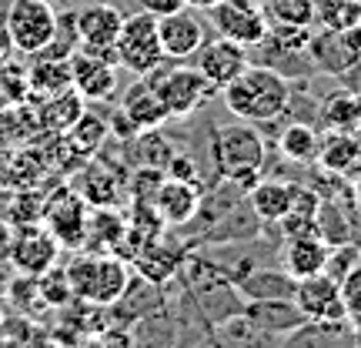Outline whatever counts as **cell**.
<instances>
[{"instance_id": "6", "label": "cell", "mask_w": 361, "mask_h": 348, "mask_svg": "<svg viewBox=\"0 0 361 348\" xmlns=\"http://www.w3.org/2000/svg\"><path fill=\"white\" fill-rule=\"evenodd\" d=\"M114 51L117 67L130 71L134 78H144L157 64H164V51H161V37H157V17L144 11L124 17V24L117 30Z\"/></svg>"}, {"instance_id": "35", "label": "cell", "mask_w": 361, "mask_h": 348, "mask_svg": "<svg viewBox=\"0 0 361 348\" xmlns=\"http://www.w3.org/2000/svg\"><path fill=\"white\" fill-rule=\"evenodd\" d=\"M234 4H241V7H261V0H234Z\"/></svg>"}, {"instance_id": "18", "label": "cell", "mask_w": 361, "mask_h": 348, "mask_svg": "<svg viewBox=\"0 0 361 348\" xmlns=\"http://www.w3.org/2000/svg\"><path fill=\"white\" fill-rule=\"evenodd\" d=\"M197 208H201V188L164 174L154 194V211L161 215V221L164 224H188V221H194Z\"/></svg>"}, {"instance_id": "16", "label": "cell", "mask_w": 361, "mask_h": 348, "mask_svg": "<svg viewBox=\"0 0 361 348\" xmlns=\"http://www.w3.org/2000/svg\"><path fill=\"white\" fill-rule=\"evenodd\" d=\"M121 114H124V121L134 128V134H141V131H157L164 121H168V111H164V104L157 97V90L144 78H137L128 90H124V97H121Z\"/></svg>"}, {"instance_id": "33", "label": "cell", "mask_w": 361, "mask_h": 348, "mask_svg": "<svg viewBox=\"0 0 361 348\" xmlns=\"http://www.w3.org/2000/svg\"><path fill=\"white\" fill-rule=\"evenodd\" d=\"M87 348H134V345H130V338L124 335V332H107V335H101L97 342H90Z\"/></svg>"}, {"instance_id": "17", "label": "cell", "mask_w": 361, "mask_h": 348, "mask_svg": "<svg viewBox=\"0 0 361 348\" xmlns=\"http://www.w3.org/2000/svg\"><path fill=\"white\" fill-rule=\"evenodd\" d=\"M328 255H331V245L322 234H291L281 251V261L284 271L295 282H301V278H311V275H322L324 265H328Z\"/></svg>"}, {"instance_id": "8", "label": "cell", "mask_w": 361, "mask_h": 348, "mask_svg": "<svg viewBox=\"0 0 361 348\" xmlns=\"http://www.w3.org/2000/svg\"><path fill=\"white\" fill-rule=\"evenodd\" d=\"M291 301L298 305V311L305 315L308 325H348L345 301H341V288H338V282L328 271L295 282Z\"/></svg>"}, {"instance_id": "15", "label": "cell", "mask_w": 361, "mask_h": 348, "mask_svg": "<svg viewBox=\"0 0 361 348\" xmlns=\"http://www.w3.org/2000/svg\"><path fill=\"white\" fill-rule=\"evenodd\" d=\"M124 13L114 4H90L74 13V37L84 47H114Z\"/></svg>"}, {"instance_id": "12", "label": "cell", "mask_w": 361, "mask_h": 348, "mask_svg": "<svg viewBox=\"0 0 361 348\" xmlns=\"http://www.w3.org/2000/svg\"><path fill=\"white\" fill-rule=\"evenodd\" d=\"M157 37H161L164 61H188L204 44V17L191 7L164 13L157 17Z\"/></svg>"}, {"instance_id": "27", "label": "cell", "mask_w": 361, "mask_h": 348, "mask_svg": "<svg viewBox=\"0 0 361 348\" xmlns=\"http://www.w3.org/2000/svg\"><path fill=\"white\" fill-rule=\"evenodd\" d=\"M314 24L324 30H348L361 24V0H324L314 11Z\"/></svg>"}, {"instance_id": "13", "label": "cell", "mask_w": 361, "mask_h": 348, "mask_svg": "<svg viewBox=\"0 0 361 348\" xmlns=\"http://www.w3.org/2000/svg\"><path fill=\"white\" fill-rule=\"evenodd\" d=\"M204 13L211 17L218 37H228L234 44H241V47H255V44L268 37V20H264L261 7H241L234 0H221Z\"/></svg>"}, {"instance_id": "1", "label": "cell", "mask_w": 361, "mask_h": 348, "mask_svg": "<svg viewBox=\"0 0 361 348\" xmlns=\"http://www.w3.org/2000/svg\"><path fill=\"white\" fill-rule=\"evenodd\" d=\"M221 94H224V107L251 124L278 121L291 104V84L278 71L258 64H247L228 88H221Z\"/></svg>"}, {"instance_id": "23", "label": "cell", "mask_w": 361, "mask_h": 348, "mask_svg": "<svg viewBox=\"0 0 361 348\" xmlns=\"http://www.w3.org/2000/svg\"><path fill=\"white\" fill-rule=\"evenodd\" d=\"M78 184H84V188H74V191L87 201L90 208H111L121 198V181L114 178V171L101 168V164H87V168L80 171Z\"/></svg>"}, {"instance_id": "11", "label": "cell", "mask_w": 361, "mask_h": 348, "mask_svg": "<svg viewBox=\"0 0 361 348\" xmlns=\"http://www.w3.org/2000/svg\"><path fill=\"white\" fill-rule=\"evenodd\" d=\"M247 64H251V61H247V47H241V44H234V40H228V37L204 40V44L194 51V67L201 71V78L214 90L228 88Z\"/></svg>"}, {"instance_id": "3", "label": "cell", "mask_w": 361, "mask_h": 348, "mask_svg": "<svg viewBox=\"0 0 361 348\" xmlns=\"http://www.w3.org/2000/svg\"><path fill=\"white\" fill-rule=\"evenodd\" d=\"M128 278H130L128 265L121 258H114V255H107V251L80 255L67 268L71 292L80 301H90V305H114L117 298H124Z\"/></svg>"}, {"instance_id": "14", "label": "cell", "mask_w": 361, "mask_h": 348, "mask_svg": "<svg viewBox=\"0 0 361 348\" xmlns=\"http://www.w3.org/2000/svg\"><path fill=\"white\" fill-rule=\"evenodd\" d=\"M311 57L328 74H348L355 64H361V24L348 30H324L308 40Z\"/></svg>"}, {"instance_id": "21", "label": "cell", "mask_w": 361, "mask_h": 348, "mask_svg": "<svg viewBox=\"0 0 361 348\" xmlns=\"http://www.w3.org/2000/svg\"><path fill=\"white\" fill-rule=\"evenodd\" d=\"M295 184L291 181H255L247 188V205L255 211V218L261 221H281L288 205H291Z\"/></svg>"}, {"instance_id": "2", "label": "cell", "mask_w": 361, "mask_h": 348, "mask_svg": "<svg viewBox=\"0 0 361 348\" xmlns=\"http://www.w3.org/2000/svg\"><path fill=\"white\" fill-rule=\"evenodd\" d=\"M211 157L214 168L228 184L238 188H251L264 171L268 161V144L258 134V128L251 121H234V124H221L211 138Z\"/></svg>"}, {"instance_id": "10", "label": "cell", "mask_w": 361, "mask_h": 348, "mask_svg": "<svg viewBox=\"0 0 361 348\" xmlns=\"http://www.w3.org/2000/svg\"><path fill=\"white\" fill-rule=\"evenodd\" d=\"M57 255H61V245L44 224H20L17 232L11 234V245H7V261L20 275H30L37 278L44 271H51L57 265Z\"/></svg>"}, {"instance_id": "29", "label": "cell", "mask_w": 361, "mask_h": 348, "mask_svg": "<svg viewBox=\"0 0 361 348\" xmlns=\"http://www.w3.org/2000/svg\"><path fill=\"white\" fill-rule=\"evenodd\" d=\"M71 84V71L67 64H61V57H51V61H40L30 71V88L47 90V94H57L61 88Z\"/></svg>"}, {"instance_id": "22", "label": "cell", "mask_w": 361, "mask_h": 348, "mask_svg": "<svg viewBox=\"0 0 361 348\" xmlns=\"http://www.w3.org/2000/svg\"><path fill=\"white\" fill-rule=\"evenodd\" d=\"M318 208H322V194L314 188L295 184L291 205L284 211V218L278 221L284 238H291V234H318Z\"/></svg>"}, {"instance_id": "24", "label": "cell", "mask_w": 361, "mask_h": 348, "mask_svg": "<svg viewBox=\"0 0 361 348\" xmlns=\"http://www.w3.org/2000/svg\"><path fill=\"white\" fill-rule=\"evenodd\" d=\"M318 144H322L318 131L311 128V124H301V121L288 124V128L278 134V151H281L291 164H311V161L318 157Z\"/></svg>"}, {"instance_id": "26", "label": "cell", "mask_w": 361, "mask_h": 348, "mask_svg": "<svg viewBox=\"0 0 361 348\" xmlns=\"http://www.w3.org/2000/svg\"><path fill=\"white\" fill-rule=\"evenodd\" d=\"M322 121L331 131H355L361 124V107L355 90H338L322 104Z\"/></svg>"}, {"instance_id": "5", "label": "cell", "mask_w": 361, "mask_h": 348, "mask_svg": "<svg viewBox=\"0 0 361 348\" xmlns=\"http://www.w3.org/2000/svg\"><path fill=\"white\" fill-rule=\"evenodd\" d=\"M164 64H157L151 74H144V80L157 90L168 117H191L211 94H218L201 78L197 67H164Z\"/></svg>"}, {"instance_id": "25", "label": "cell", "mask_w": 361, "mask_h": 348, "mask_svg": "<svg viewBox=\"0 0 361 348\" xmlns=\"http://www.w3.org/2000/svg\"><path fill=\"white\" fill-rule=\"evenodd\" d=\"M318 0H261L268 27H314Z\"/></svg>"}, {"instance_id": "19", "label": "cell", "mask_w": 361, "mask_h": 348, "mask_svg": "<svg viewBox=\"0 0 361 348\" xmlns=\"http://www.w3.org/2000/svg\"><path fill=\"white\" fill-rule=\"evenodd\" d=\"M247 322L258 332H274V335L301 332L308 325L291 298H255V301H247Z\"/></svg>"}, {"instance_id": "20", "label": "cell", "mask_w": 361, "mask_h": 348, "mask_svg": "<svg viewBox=\"0 0 361 348\" xmlns=\"http://www.w3.org/2000/svg\"><path fill=\"white\" fill-rule=\"evenodd\" d=\"M324 171H331L338 178H348L361 168V141L351 138V131H331L322 144H318V157H314Z\"/></svg>"}, {"instance_id": "38", "label": "cell", "mask_w": 361, "mask_h": 348, "mask_svg": "<svg viewBox=\"0 0 361 348\" xmlns=\"http://www.w3.org/2000/svg\"><path fill=\"white\" fill-rule=\"evenodd\" d=\"M358 348H361V345H358Z\"/></svg>"}, {"instance_id": "32", "label": "cell", "mask_w": 361, "mask_h": 348, "mask_svg": "<svg viewBox=\"0 0 361 348\" xmlns=\"http://www.w3.org/2000/svg\"><path fill=\"white\" fill-rule=\"evenodd\" d=\"M141 4L144 13H151V17H164V13H174L184 7V0H137Z\"/></svg>"}, {"instance_id": "9", "label": "cell", "mask_w": 361, "mask_h": 348, "mask_svg": "<svg viewBox=\"0 0 361 348\" xmlns=\"http://www.w3.org/2000/svg\"><path fill=\"white\" fill-rule=\"evenodd\" d=\"M44 228L57 238L61 248H80L87 245V201L74 188H61L40 211Z\"/></svg>"}, {"instance_id": "36", "label": "cell", "mask_w": 361, "mask_h": 348, "mask_svg": "<svg viewBox=\"0 0 361 348\" xmlns=\"http://www.w3.org/2000/svg\"><path fill=\"white\" fill-rule=\"evenodd\" d=\"M355 201H358V208H361V178H358V184H355Z\"/></svg>"}, {"instance_id": "28", "label": "cell", "mask_w": 361, "mask_h": 348, "mask_svg": "<svg viewBox=\"0 0 361 348\" xmlns=\"http://www.w3.org/2000/svg\"><path fill=\"white\" fill-rule=\"evenodd\" d=\"M67 138H71V144L78 148L80 155H94L104 144V138H107V124H104L97 114H80L78 121L67 128Z\"/></svg>"}, {"instance_id": "4", "label": "cell", "mask_w": 361, "mask_h": 348, "mask_svg": "<svg viewBox=\"0 0 361 348\" xmlns=\"http://www.w3.org/2000/svg\"><path fill=\"white\" fill-rule=\"evenodd\" d=\"M57 27L61 20L47 0H11L7 7V40L20 54L40 57L57 40Z\"/></svg>"}, {"instance_id": "34", "label": "cell", "mask_w": 361, "mask_h": 348, "mask_svg": "<svg viewBox=\"0 0 361 348\" xmlns=\"http://www.w3.org/2000/svg\"><path fill=\"white\" fill-rule=\"evenodd\" d=\"M214 4H221V0H184V7H191V11H211Z\"/></svg>"}, {"instance_id": "7", "label": "cell", "mask_w": 361, "mask_h": 348, "mask_svg": "<svg viewBox=\"0 0 361 348\" xmlns=\"http://www.w3.org/2000/svg\"><path fill=\"white\" fill-rule=\"evenodd\" d=\"M71 88L87 101H107L117 90V51L114 47H84L67 54Z\"/></svg>"}, {"instance_id": "31", "label": "cell", "mask_w": 361, "mask_h": 348, "mask_svg": "<svg viewBox=\"0 0 361 348\" xmlns=\"http://www.w3.org/2000/svg\"><path fill=\"white\" fill-rule=\"evenodd\" d=\"M164 174H168V178H178V181H188V184H197V178H201L197 164H194L188 155L168 157V164H164Z\"/></svg>"}, {"instance_id": "37", "label": "cell", "mask_w": 361, "mask_h": 348, "mask_svg": "<svg viewBox=\"0 0 361 348\" xmlns=\"http://www.w3.org/2000/svg\"><path fill=\"white\" fill-rule=\"evenodd\" d=\"M0 328H4V311H0Z\"/></svg>"}, {"instance_id": "30", "label": "cell", "mask_w": 361, "mask_h": 348, "mask_svg": "<svg viewBox=\"0 0 361 348\" xmlns=\"http://www.w3.org/2000/svg\"><path fill=\"white\" fill-rule=\"evenodd\" d=\"M341 288V301H345V315L355 328H361V261L338 282Z\"/></svg>"}]
</instances>
